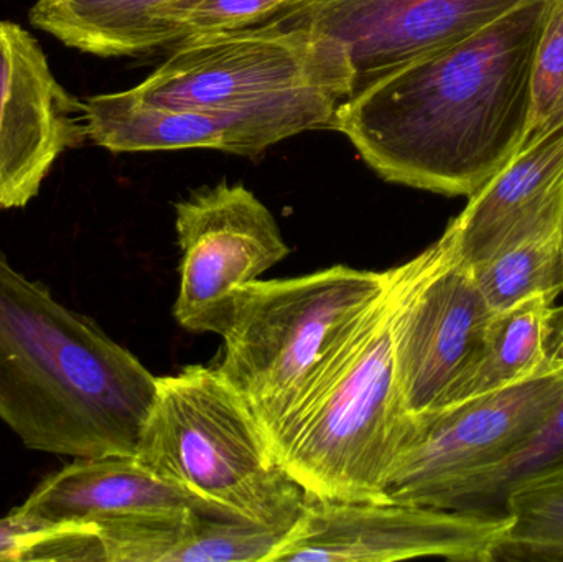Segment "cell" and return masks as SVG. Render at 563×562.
Segmentation results:
<instances>
[{
    "label": "cell",
    "mask_w": 563,
    "mask_h": 562,
    "mask_svg": "<svg viewBox=\"0 0 563 562\" xmlns=\"http://www.w3.org/2000/svg\"><path fill=\"white\" fill-rule=\"evenodd\" d=\"M552 0H526L463 42L351 96L334 131L390 184L472 197L525 144L536 48Z\"/></svg>",
    "instance_id": "1"
},
{
    "label": "cell",
    "mask_w": 563,
    "mask_h": 562,
    "mask_svg": "<svg viewBox=\"0 0 563 562\" xmlns=\"http://www.w3.org/2000/svg\"><path fill=\"white\" fill-rule=\"evenodd\" d=\"M157 376L0 251V419L30 451L135 455Z\"/></svg>",
    "instance_id": "2"
},
{
    "label": "cell",
    "mask_w": 563,
    "mask_h": 562,
    "mask_svg": "<svg viewBox=\"0 0 563 562\" xmlns=\"http://www.w3.org/2000/svg\"><path fill=\"white\" fill-rule=\"evenodd\" d=\"M135 458L224 517L288 531L303 507V488L217 366L157 378Z\"/></svg>",
    "instance_id": "3"
},
{
    "label": "cell",
    "mask_w": 563,
    "mask_h": 562,
    "mask_svg": "<svg viewBox=\"0 0 563 562\" xmlns=\"http://www.w3.org/2000/svg\"><path fill=\"white\" fill-rule=\"evenodd\" d=\"M390 316L387 276L383 296L271 436L274 454L311 497L386 504L384 482L404 418Z\"/></svg>",
    "instance_id": "4"
},
{
    "label": "cell",
    "mask_w": 563,
    "mask_h": 562,
    "mask_svg": "<svg viewBox=\"0 0 563 562\" xmlns=\"http://www.w3.org/2000/svg\"><path fill=\"white\" fill-rule=\"evenodd\" d=\"M387 271L333 266L238 287L223 335V378L271 436L383 296Z\"/></svg>",
    "instance_id": "5"
},
{
    "label": "cell",
    "mask_w": 563,
    "mask_h": 562,
    "mask_svg": "<svg viewBox=\"0 0 563 562\" xmlns=\"http://www.w3.org/2000/svg\"><path fill=\"white\" fill-rule=\"evenodd\" d=\"M131 92L154 108L211 111H238L313 92L346 102L353 95V71L336 40L261 23L177 43Z\"/></svg>",
    "instance_id": "6"
},
{
    "label": "cell",
    "mask_w": 563,
    "mask_h": 562,
    "mask_svg": "<svg viewBox=\"0 0 563 562\" xmlns=\"http://www.w3.org/2000/svg\"><path fill=\"white\" fill-rule=\"evenodd\" d=\"M394 372L404 416L442 411L496 316L472 269L440 238L389 269Z\"/></svg>",
    "instance_id": "7"
},
{
    "label": "cell",
    "mask_w": 563,
    "mask_h": 562,
    "mask_svg": "<svg viewBox=\"0 0 563 562\" xmlns=\"http://www.w3.org/2000/svg\"><path fill=\"white\" fill-rule=\"evenodd\" d=\"M563 399V360L508 388L432 415L404 416L384 482L386 504L429 508L443 492L505 459Z\"/></svg>",
    "instance_id": "8"
},
{
    "label": "cell",
    "mask_w": 563,
    "mask_h": 562,
    "mask_svg": "<svg viewBox=\"0 0 563 562\" xmlns=\"http://www.w3.org/2000/svg\"><path fill=\"white\" fill-rule=\"evenodd\" d=\"M509 517L402 504L334 502L305 494L300 517L267 562H492Z\"/></svg>",
    "instance_id": "9"
},
{
    "label": "cell",
    "mask_w": 563,
    "mask_h": 562,
    "mask_svg": "<svg viewBox=\"0 0 563 562\" xmlns=\"http://www.w3.org/2000/svg\"><path fill=\"white\" fill-rule=\"evenodd\" d=\"M181 250L174 316L195 333L223 335L238 287L290 254L269 208L244 185L200 188L175 207Z\"/></svg>",
    "instance_id": "10"
},
{
    "label": "cell",
    "mask_w": 563,
    "mask_h": 562,
    "mask_svg": "<svg viewBox=\"0 0 563 562\" xmlns=\"http://www.w3.org/2000/svg\"><path fill=\"white\" fill-rule=\"evenodd\" d=\"M525 2L290 0L263 23L311 30L340 42L350 59L356 95L383 76L475 35Z\"/></svg>",
    "instance_id": "11"
},
{
    "label": "cell",
    "mask_w": 563,
    "mask_h": 562,
    "mask_svg": "<svg viewBox=\"0 0 563 562\" xmlns=\"http://www.w3.org/2000/svg\"><path fill=\"white\" fill-rule=\"evenodd\" d=\"M343 99L327 92L238 109L154 108L131 89L85 99L89 141L106 151L213 148L257 155L305 131L333 129Z\"/></svg>",
    "instance_id": "12"
},
{
    "label": "cell",
    "mask_w": 563,
    "mask_h": 562,
    "mask_svg": "<svg viewBox=\"0 0 563 562\" xmlns=\"http://www.w3.org/2000/svg\"><path fill=\"white\" fill-rule=\"evenodd\" d=\"M86 141L85 99L59 85L29 30L0 20V211L26 207L59 155Z\"/></svg>",
    "instance_id": "13"
},
{
    "label": "cell",
    "mask_w": 563,
    "mask_h": 562,
    "mask_svg": "<svg viewBox=\"0 0 563 562\" xmlns=\"http://www.w3.org/2000/svg\"><path fill=\"white\" fill-rule=\"evenodd\" d=\"M563 224V124L525 145L470 197L442 240L466 267Z\"/></svg>",
    "instance_id": "14"
},
{
    "label": "cell",
    "mask_w": 563,
    "mask_h": 562,
    "mask_svg": "<svg viewBox=\"0 0 563 562\" xmlns=\"http://www.w3.org/2000/svg\"><path fill=\"white\" fill-rule=\"evenodd\" d=\"M185 508L224 517L148 471L135 455H101L75 459L48 475L12 514L35 527L55 528Z\"/></svg>",
    "instance_id": "15"
},
{
    "label": "cell",
    "mask_w": 563,
    "mask_h": 562,
    "mask_svg": "<svg viewBox=\"0 0 563 562\" xmlns=\"http://www.w3.org/2000/svg\"><path fill=\"white\" fill-rule=\"evenodd\" d=\"M95 525L101 562H267L288 533L191 508Z\"/></svg>",
    "instance_id": "16"
},
{
    "label": "cell",
    "mask_w": 563,
    "mask_h": 562,
    "mask_svg": "<svg viewBox=\"0 0 563 562\" xmlns=\"http://www.w3.org/2000/svg\"><path fill=\"white\" fill-rule=\"evenodd\" d=\"M185 0H36L30 23L89 55L135 56L170 45L168 15Z\"/></svg>",
    "instance_id": "17"
},
{
    "label": "cell",
    "mask_w": 563,
    "mask_h": 562,
    "mask_svg": "<svg viewBox=\"0 0 563 562\" xmlns=\"http://www.w3.org/2000/svg\"><path fill=\"white\" fill-rule=\"evenodd\" d=\"M554 307L555 297L536 296L496 312L482 349L443 409L508 388L541 372L549 362V323Z\"/></svg>",
    "instance_id": "18"
},
{
    "label": "cell",
    "mask_w": 563,
    "mask_h": 562,
    "mask_svg": "<svg viewBox=\"0 0 563 562\" xmlns=\"http://www.w3.org/2000/svg\"><path fill=\"white\" fill-rule=\"evenodd\" d=\"M558 477H563V399L505 459L453 485L429 508L506 517L512 495Z\"/></svg>",
    "instance_id": "19"
},
{
    "label": "cell",
    "mask_w": 563,
    "mask_h": 562,
    "mask_svg": "<svg viewBox=\"0 0 563 562\" xmlns=\"http://www.w3.org/2000/svg\"><path fill=\"white\" fill-rule=\"evenodd\" d=\"M476 284L495 312L536 296L563 293V224L538 231L485 263L472 267Z\"/></svg>",
    "instance_id": "20"
},
{
    "label": "cell",
    "mask_w": 563,
    "mask_h": 562,
    "mask_svg": "<svg viewBox=\"0 0 563 562\" xmlns=\"http://www.w3.org/2000/svg\"><path fill=\"white\" fill-rule=\"evenodd\" d=\"M506 515L509 525L492 562H563V477L512 495Z\"/></svg>",
    "instance_id": "21"
},
{
    "label": "cell",
    "mask_w": 563,
    "mask_h": 562,
    "mask_svg": "<svg viewBox=\"0 0 563 562\" xmlns=\"http://www.w3.org/2000/svg\"><path fill=\"white\" fill-rule=\"evenodd\" d=\"M290 0H185L168 15L172 43L260 25Z\"/></svg>",
    "instance_id": "22"
},
{
    "label": "cell",
    "mask_w": 563,
    "mask_h": 562,
    "mask_svg": "<svg viewBox=\"0 0 563 562\" xmlns=\"http://www.w3.org/2000/svg\"><path fill=\"white\" fill-rule=\"evenodd\" d=\"M563 95V0H552L536 48L531 78V115L525 145L544 132ZM521 147V148H522Z\"/></svg>",
    "instance_id": "23"
},
{
    "label": "cell",
    "mask_w": 563,
    "mask_h": 562,
    "mask_svg": "<svg viewBox=\"0 0 563 562\" xmlns=\"http://www.w3.org/2000/svg\"><path fill=\"white\" fill-rule=\"evenodd\" d=\"M95 530L92 524L35 527L10 511L0 518V561H55L63 541Z\"/></svg>",
    "instance_id": "24"
},
{
    "label": "cell",
    "mask_w": 563,
    "mask_h": 562,
    "mask_svg": "<svg viewBox=\"0 0 563 562\" xmlns=\"http://www.w3.org/2000/svg\"><path fill=\"white\" fill-rule=\"evenodd\" d=\"M548 355L551 359L563 360V307H554L551 323H549Z\"/></svg>",
    "instance_id": "25"
},
{
    "label": "cell",
    "mask_w": 563,
    "mask_h": 562,
    "mask_svg": "<svg viewBox=\"0 0 563 562\" xmlns=\"http://www.w3.org/2000/svg\"><path fill=\"white\" fill-rule=\"evenodd\" d=\"M563 124V95L561 98V101H559L558 108H555L554 114L551 115V119H549L548 125H545L544 132L551 131V129L559 128V125ZM542 132V134H544ZM541 134V135H542ZM539 135V137H541Z\"/></svg>",
    "instance_id": "26"
}]
</instances>
